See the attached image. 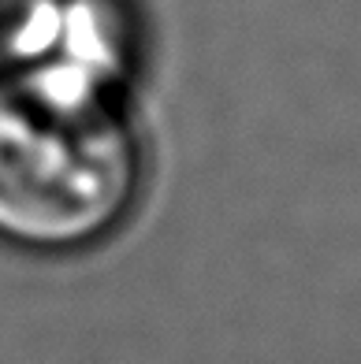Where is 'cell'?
<instances>
[{
    "mask_svg": "<svg viewBox=\"0 0 361 364\" xmlns=\"http://www.w3.org/2000/svg\"><path fill=\"white\" fill-rule=\"evenodd\" d=\"M68 8L63 0H0V75L53 53Z\"/></svg>",
    "mask_w": 361,
    "mask_h": 364,
    "instance_id": "2",
    "label": "cell"
},
{
    "mask_svg": "<svg viewBox=\"0 0 361 364\" xmlns=\"http://www.w3.org/2000/svg\"><path fill=\"white\" fill-rule=\"evenodd\" d=\"M112 78L63 53L0 75V250L75 260L130 223L145 156Z\"/></svg>",
    "mask_w": 361,
    "mask_h": 364,
    "instance_id": "1",
    "label": "cell"
}]
</instances>
